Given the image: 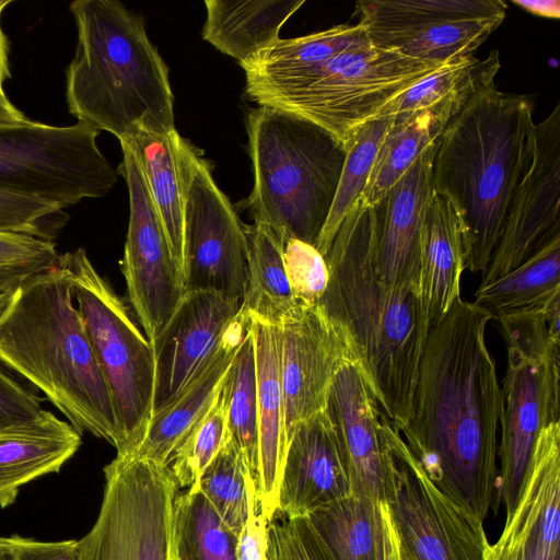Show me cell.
<instances>
[{"label":"cell","instance_id":"cell-23","mask_svg":"<svg viewBox=\"0 0 560 560\" xmlns=\"http://www.w3.org/2000/svg\"><path fill=\"white\" fill-rule=\"evenodd\" d=\"M248 327L249 317L241 308L210 359L167 405L153 413L135 450L121 456L168 466L175 448L212 405Z\"/></svg>","mask_w":560,"mask_h":560},{"label":"cell","instance_id":"cell-2","mask_svg":"<svg viewBox=\"0 0 560 560\" xmlns=\"http://www.w3.org/2000/svg\"><path fill=\"white\" fill-rule=\"evenodd\" d=\"M377 206L351 207L325 255L329 279L318 301L348 335L378 405L400 430L411 413L430 326L415 283L387 285L374 261Z\"/></svg>","mask_w":560,"mask_h":560},{"label":"cell","instance_id":"cell-28","mask_svg":"<svg viewBox=\"0 0 560 560\" xmlns=\"http://www.w3.org/2000/svg\"><path fill=\"white\" fill-rule=\"evenodd\" d=\"M304 0H205L202 38L240 65L277 42Z\"/></svg>","mask_w":560,"mask_h":560},{"label":"cell","instance_id":"cell-45","mask_svg":"<svg viewBox=\"0 0 560 560\" xmlns=\"http://www.w3.org/2000/svg\"><path fill=\"white\" fill-rule=\"evenodd\" d=\"M268 550L269 523L259 512L258 506H253L238 534L237 559L268 560Z\"/></svg>","mask_w":560,"mask_h":560},{"label":"cell","instance_id":"cell-52","mask_svg":"<svg viewBox=\"0 0 560 560\" xmlns=\"http://www.w3.org/2000/svg\"><path fill=\"white\" fill-rule=\"evenodd\" d=\"M0 560H5L4 557L0 553Z\"/></svg>","mask_w":560,"mask_h":560},{"label":"cell","instance_id":"cell-24","mask_svg":"<svg viewBox=\"0 0 560 560\" xmlns=\"http://www.w3.org/2000/svg\"><path fill=\"white\" fill-rule=\"evenodd\" d=\"M368 39L359 24H339L296 38H279L241 65L245 71V94L264 105L293 91L313 72L346 49Z\"/></svg>","mask_w":560,"mask_h":560},{"label":"cell","instance_id":"cell-13","mask_svg":"<svg viewBox=\"0 0 560 560\" xmlns=\"http://www.w3.org/2000/svg\"><path fill=\"white\" fill-rule=\"evenodd\" d=\"M388 438L393 463L385 502L400 560H483V521L436 487L392 421Z\"/></svg>","mask_w":560,"mask_h":560},{"label":"cell","instance_id":"cell-38","mask_svg":"<svg viewBox=\"0 0 560 560\" xmlns=\"http://www.w3.org/2000/svg\"><path fill=\"white\" fill-rule=\"evenodd\" d=\"M229 406L226 432L243 453L250 476L258 477V407L255 346L250 329L225 375Z\"/></svg>","mask_w":560,"mask_h":560},{"label":"cell","instance_id":"cell-37","mask_svg":"<svg viewBox=\"0 0 560 560\" xmlns=\"http://www.w3.org/2000/svg\"><path fill=\"white\" fill-rule=\"evenodd\" d=\"M198 487L208 498L222 520L238 535L253 506H258L256 486L246 459L225 434L217 456L201 474Z\"/></svg>","mask_w":560,"mask_h":560},{"label":"cell","instance_id":"cell-43","mask_svg":"<svg viewBox=\"0 0 560 560\" xmlns=\"http://www.w3.org/2000/svg\"><path fill=\"white\" fill-rule=\"evenodd\" d=\"M42 397L0 362V430L37 420L45 411Z\"/></svg>","mask_w":560,"mask_h":560},{"label":"cell","instance_id":"cell-14","mask_svg":"<svg viewBox=\"0 0 560 560\" xmlns=\"http://www.w3.org/2000/svg\"><path fill=\"white\" fill-rule=\"evenodd\" d=\"M503 0H361L359 24L377 47L430 60L471 55L506 16Z\"/></svg>","mask_w":560,"mask_h":560},{"label":"cell","instance_id":"cell-16","mask_svg":"<svg viewBox=\"0 0 560 560\" xmlns=\"http://www.w3.org/2000/svg\"><path fill=\"white\" fill-rule=\"evenodd\" d=\"M560 236V104L533 126L528 158L479 287L503 277Z\"/></svg>","mask_w":560,"mask_h":560},{"label":"cell","instance_id":"cell-35","mask_svg":"<svg viewBox=\"0 0 560 560\" xmlns=\"http://www.w3.org/2000/svg\"><path fill=\"white\" fill-rule=\"evenodd\" d=\"M445 124L432 112L417 113L395 121L373 163L362 205L376 207L417 159L441 136Z\"/></svg>","mask_w":560,"mask_h":560},{"label":"cell","instance_id":"cell-27","mask_svg":"<svg viewBox=\"0 0 560 560\" xmlns=\"http://www.w3.org/2000/svg\"><path fill=\"white\" fill-rule=\"evenodd\" d=\"M81 441L75 427L49 410L33 422L0 430V506L11 505L22 486L58 472Z\"/></svg>","mask_w":560,"mask_h":560},{"label":"cell","instance_id":"cell-26","mask_svg":"<svg viewBox=\"0 0 560 560\" xmlns=\"http://www.w3.org/2000/svg\"><path fill=\"white\" fill-rule=\"evenodd\" d=\"M464 229L455 206L432 191L420 235L419 291L430 328L460 298L465 270Z\"/></svg>","mask_w":560,"mask_h":560},{"label":"cell","instance_id":"cell-11","mask_svg":"<svg viewBox=\"0 0 560 560\" xmlns=\"http://www.w3.org/2000/svg\"><path fill=\"white\" fill-rule=\"evenodd\" d=\"M104 477L101 509L78 540L77 560H171L178 485L168 466L116 455Z\"/></svg>","mask_w":560,"mask_h":560},{"label":"cell","instance_id":"cell-36","mask_svg":"<svg viewBox=\"0 0 560 560\" xmlns=\"http://www.w3.org/2000/svg\"><path fill=\"white\" fill-rule=\"evenodd\" d=\"M394 124L386 117L361 126L346 147L335 198L315 247L325 257L351 207L361 198L380 147Z\"/></svg>","mask_w":560,"mask_h":560},{"label":"cell","instance_id":"cell-34","mask_svg":"<svg viewBox=\"0 0 560 560\" xmlns=\"http://www.w3.org/2000/svg\"><path fill=\"white\" fill-rule=\"evenodd\" d=\"M238 535L198 488L175 497L173 542L178 560H238Z\"/></svg>","mask_w":560,"mask_h":560},{"label":"cell","instance_id":"cell-31","mask_svg":"<svg viewBox=\"0 0 560 560\" xmlns=\"http://www.w3.org/2000/svg\"><path fill=\"white\" fill-rule=\"evenodd\" d=\"M247 235L249 271L242 312L280 327L310 305L301 303L290 285L283 261L284 236L260 222L247 226Z\"/></svg>","mask_w":560,"mask_h":560},{"label":"cell","instance_id":"cell-3","mask_svg":"<svg viewBox=\"0 0 560 560\" xmlns=\"http://www.w3.org/2000/svg\"><path fill=\"white\" fill-rule=\"evenodd\" d=\"M73 301L62 254L55 267L23 282L0 316V362L40 390L81 433L119 451L112 396Z\"/></svg>","mask_w":560,"mask_h":560},{"label":"cell","instance_id":"cell-32","mask_svg":"<svg viewBox=\"0 0 560 560\" xmlns=\"http://www.w3.org/2000/svg\"><path fill=\"white\" fill-rule=\"evenodd\" d=\"M560 493V445L539 440L534 448L517 504L500 538L488 545L483 560H527V551L547 502Z\"/></svg>","mask_w":560,"mask_h":560},{"label":"cell","instance_id":"cell-17","mask_svg":"<svg viewBox=\"0 0 560 560\" xmlns=\"http://www.w3.org/2000/svg\"><path fill=\"white\" fill-rule=\"evenodd\" d=\"M285 443L303 421L326 409L338 371L357 362L347 332L318 305L277 327Z\"/></svg>","mask_w":560,"mask_h":560},{"label":"cell","instance_id":"cell-7","mask_svg":"<svg viewBox=\"0 0 560 560\" xmlns=\"http://www.w3.org/2000/svg\"><path fill=\"white\" fill-rule=\"evenodd\" d=\"M506 345L500 419V498L505 516L520 499L539 433L559 421L560 293L494 317Z\"/></svg>","mask_w":560,"mask_h":560},{"label":"cell","instance_id":"cell-33","mask_svg":"<svg viewBox=\"0 0 560 560\" xmlns=\"http://www.w3.org/2000/svg\"><path fill=\"white\" fill-rule=\"evenodd\" d=\"M560 236L503 277L479 287L472 302L495 316L540 304L560 292Z\"/></svg>","mask_w":560,"mask_h":560},{"label":"cell","instance_id":"cell-12","mask_svg":"<svg viewBox=\"0 0 560 560\" xmlns=\"http://www.w3.org/2000/svg\"><path fill=\"white\" fill-rule=\"evenodd\" d=\"M184 287L242 301L249 271L247 225L212 176L211 163L182 137Z\"/></svg>","mask_w":560,"mask_h":560},{"label":"cell","instance_id":"cell-40","mask_svg":"<svg viewBox=\"0 0 560 560\" xmlns=\"http://www.w3.org/2000/svg\"><path fill=\"white\" fill-rule=\"evenodd\" d=\"M59 259L54 241L0 231V288L16 290L30 278L55 267Z\"/></svg>","mask_w":560,"mask_h":560},{"label":"cell","instance_id":"cell-47","mask_svg":"<svg viewBox=\"0 0 560 560\" xmlns=\"http://www.w3.org/2000/svg\"><path fill=\"white\" fill-rule=\"evenodd\" d=\"M13 0H0V91H3L4 83L11 79L10 66V42L2 28V14Z\"/></svg>","mask_w":560,"mask_h":560},{"label":"cell","instance_id":"cell-29","mask_svg":"<svg viewBox=\"0 0 560 560\" xmlns=\"http://www.w3.org/2000/svg\"><path fill=\"white\" fill-rule=\"evenodd\" d=\"M500 66L498 50L482 60L474 54L453 59L392 101L375 119L399 121L429 110L446 126L478 92L494 83Z\"/></svg>","mask_w":560,"mask_h":560},{"label":"cell","instance_id":"cell-6","mask_svg":"<svg viewBox=\"0 0 560 560\" xmlns=\"http://www.w3.org/2000/svg\"><path fill=\"white\" fill-rule=\"evenodd\" d=\"M255 222L316 245L337 190L346 150L326 130L287 110L252 108L246 120Z\"/></svg>","mask_w":560,"mask_h":560},{"label":"cell","instance_id":"cell-39","mask_svg":"<svg viewBox=\"0 0 560 560\" xmlns=\"http://www.w3.org/2000/svg\"><path fill=\"white\" fill-rule=\"evenodd\" d=\"M228 406L224 376L212 405L190 428L170 458L168 468L178 488L196 486L203 470L221 450L226 434Z\"/></svg>","mask_w":560,"mask_h":560},{"label":"cell","instance_id":"cell-42","mask_svg":"<svg viewBox=\"0 0 560 560\" xmlns=\"http://www.w3.org/2000/svg\"><path fill=\"white\" fill-rule=\"evenodd\" d=\"M283 261L296 299L305 305L317 304L329 279L325 257L314 245L288 238L284 243Z\"/></svg>","mask_w":560,"mask_h":560},{"label":"cell","instance_id":"cell-30","mask_svg":"<svg viewBox=\"0 0 560 560\" xmlns=\"http://www.w3.org/2000/svg\"><path fill=\"white\" fill-rule=\"evenodd\" d=\"M180 140L182 137L176 129L158 132L137 128L119 142L129 147L139 163L175 264L184 280V184L179 162Z\"/></svg>","mask_w":560,"mask_h":560},{"label":"cell","instance_id":"cell-25","mask_svg":"<svg viewBox=\"0 0 560 560\" xmlns=\"http://www.w3.org/2000/svg\"><path fill=\"white\" fill-rule=\"evenodd\" d=\"M248 317L257 375L259 465L256 498L259 512L270 523L279 509V488L287 450L278 331L276 326Z\"/></svg>","mask_w":560,"mask_h":560},{"label":"cell","instance_id":"cell-53","mask_svg":"<svg viewBox=\"0 0 560 560\" xmlns=\"http://www.w3.org/2000/svg\"><path fill=\"white\" fill-rule=\"evenodd\" d=\"M397 560H400V558L398 557V559H397Z\"/></svg>","mask_w":560,"mask_h":560},{"label":"cell","instance_id":"cell-51","mask_svg":"<svg viewBox=\"0 0 560 560\" xmlns=\"http://www.w3.org/2000/svg\"><path fill=\"white\" fill-rule=\"evenodd\" d=\"M171 560H178V559H177V557H176V555H175V551H174V550H173V553H172V556H171Z\"/></svg>","mask_w":560,"mask_h":560},{"label":"cell","instance_id":"cell-4","mask_svg":"<svg viewBox=\"0 0 560 560\" xmlns=\"http://www.w3.org/2000/svg\"><path fill=\"white\" fill-rule=\"evenodd\" d=\"M69 10L77 27L65 71L69 114L119 141L137 128L174 130L168 67L143 18L117 0H75Z\"/></svg>","mask_w":560,"mask_h":560},{"label":"cell","instance_id":"cell-15","mask_svg":"<svg viewBox=\"0 0 560 560\" xmlns=\"http://www.w3.org/2000/svg\"><path fill=\"white\" fill-rule=\"evenodd\" d=\"M117 172L129 194V224L120 269L127 302L150 342L161 334L185 294L162 221L133 153L120 143Z\"/></svg>","mask_w":560,"mask_h":560},{"label":"cell","instance_id":"cell-19","mask_svg":"<svg viewBox=\"0 0 560 560\" xmlns=\"http://www.w3.org/2000/svg\"><path fill=\"white\" fill-rule=\"evenodd\" d=\"M241 308L242 301L217 292H185L151 342L155 362L153 413L167 405L210 359Z\"/></svg>","mask_w":560,"mask_h":560},{"label":"cell","instance_id":"cell-50","mask_svg":"<svg viewBox=\"0 0 560 560\" xmlns=\"http://www.w3.org/2000/svg\"><path fill=\"white\" fill-rule=\"evenodd\" d=\"M16 290L0 288V316L4 313L9 304L11 303L13 295Z\"/></svg>","mask_w":560,"mask_h":560},{"label":"cell","instance_id":"cell-54","mask_svg":"<svg viewBox=\"0 0 560 560\" xmlns=\"http://www.w3.org/2000/svg\"><path fill=\"white\" fill-rule=\"evenodd\" d=\"M269 560V559H268Z\"/></svg>","mask_w":560,"mask_h":560},{"label":"cell","instance_id":"cell-21","mask_svg":"<svg viewBox=\"0 0 560 560\" xmlns=\"http://www.w3.org/2000/svg\"><path fill=\"white\" fill-rule=\"evenodd\" d=\"M352 493L351 482L326 409L300 423L285 450L278 512L285 518Z\"/></svg>","mask_w":560,"mask_h":560},{"label":"cell","instance_id":"cell-18","mask_svg":"<svg viewBox=\"0 0 560 560\" xmlns=\"http://www.w3.org/2000/svg\"><path fill=\"white\" fill-rule=\"evenodd\" d=\"M326 411L347 465L352 493L385 501L393 451L390 419L357 362L343 365L330 386Z\"/></svg>","mask_w":560,"mask_h":560},{"label":"cell","instance_id":"cell-1","mask_svg":"<svg viewBox=\"0 0 560 560\" xmlns=\"http://www.w3.org/2000/svg\"><path fill=\"white\" fill-rule=\"evenodd\" d=\"M492 315L462 298L432 326L407 424L399 430L427 475L483 521L497 487L503 409L486 330Z\"/></svg>","mask_w":560,"mask_h":560},{"label":"cell","instance_id":"cell-8","mask_svg":"<svg viewBox=\"0 0 560 560\" xmlns=\"http://www.w3.org/2000/svg\"><path fill=\"white\" fill-rule=\"evenodd\" d=\"M63 255L78 311L112 396L121 439L117 455H127L141 442L153 416V348L128 302L98 273L85 249Z\"/></svg>","mask_w":560,"mask_h":560},{"label":"cell","instance_id":"cell-41","mask_svg":"<svg viewBox=\"0 0 560 560\" xmlns=\"http://www.w3.org/2000/svg\"><path fill=\"white\" fill-rule=\"evenodd\" d=\"M69 219L57 205L0 189V231L54 241Z\"/></svg>","mask_w":560,"mask_h":560},{"label":"cell","instance_id":"cell-5","mask_svg":"<svg viewBox=\"0 0 560 560\" xmlns=\"http://www.w3.org/2000/svg\"><path fill=\"white\" fill-rule=\"evenodd\" d=\"M534 125L530 100L492 83L446 124L438 139L432 188L457 209L465 269L470 272L488 268L528 158Z\"/></svg>","mask_w":560,"mask_h":560},{"label":"cell","instance_id":"cell-9","mask_svg":"<svg viewBox=\"0 0 560 560\" xmlns=\"http://www.w3.org/2000/svg\"><path fill=\"white\" fill-rule=\"evenodd\" d=\"M448 61L413 58L365 39L330 59L293 91L259 106L287 110L317 125L346 150L361 126Z\"/></svg>","mask_w":560,"mask_h":560},{"label":"cell","instance_id":"cell-22","mask_svg":"<svg viewBox=\"0 0 560 560\" xmlns=\"http://www.w3.org/2000/svg\"><path fill=\"white\" fill-rule=\"evenodd\" d=\"M436 145L438 140L377 205L374 261L380 278L387 285L415 283L419 287L420 235L433 191Z\"/></svg>","mask_w":560,"mask_h":560},{"label":"cell","instance_id":"cell-48","mask_svg":"<svg viewBox=\"0 0 560 560\" xmlns=\"http://www.w3.org/2000/svg\"><path fill=\"white\" fill-rule=\"evenodd\" d=\"M512 2L523 10L541 18L555 20L560 18L559 0H513Z\"/></svg>","mask_w":560,"mask_h":560},{"label":"cell","instance_id":"cell-49","mask_svg":"<svg viewBox=\"0 0 560 560\" xmlns=\"http://www.w3.org/2000/svg\"><path fill=\"white\" fill-rule=\"evenodd\" d=\"M30 120L31 119L10 101L4 91H0V128L21 126Z\"/></svg>","mask_w":560,"mask_h":560},{"label":"cell","instance_id":"cell-46","mask_svg":"<svg viewBox=\"0 0 560 560\" xmlns=\"http://www.w3.org/2000/svg\"><path fill=\"white\" fill-rule=\"evenodd\" d=\"M269 560H311L291 520L269 523Z\"/></svg>","mask_w":560,"mask_h":560},{"label":"cell","instance_id":"cell-44","mask_svg":"<svg viewBox=\"0 0 560 560\" xmlns=\"http://www.w3.org/2000/svg\"><path fill=\"white\" fill-rule=\"evenodd\" d=\"M78 540L39 541L19 535L0 537L5 560H77Z\"/></svg>","mask_w":560,"mask_h":560},{"label":"cell","instance_id":"cell-20","mask_svg":"<svg viewBox=\"0 0 560 560\" xmlns=\"http://www.w3.org/2000/svg\"><path fill=\"white\" fill-rule=\"evenodd\" d=\"M289 520L311 560H397L399 557L385 501L351 493Z\"/></svg>","mask_w":560,"mask_h":560},{"label":"cell","instance_id":"cell-10","mask_svg":"<svg viewBox=\"0 0 560 560\" xmlns=\"http://www.w3.org/2000/svg\"><path fill=\"white\" fill-rule=\"evenodd\" d=\"M100 131L83 124L40 121L0 128V189L66 209L107 195L117 172L97 145Z\"/></svg>","mask_w":560,"mask_h":560}]
</instances>
